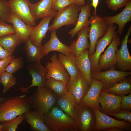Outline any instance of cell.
<instances>
[{"label":"cell","instance_id":"cell-42","mask_svg":"<svg viewBox=\"0 0 131 131\" xmlns=\"http://www.w3.org/2000/svg\"><path fill=\"white\" fill-rule=\"evenodd\" d=\"M14 58V56L11 55L7 57L0 60V74L5 71L8 66Z\"/></svg>","mask_w":131,"mask_h":131},{"label":"cell","instance_id":"cell-46","mask_svg":"<svg viewBox=\"0 0 131 131\" xmlns=\"http://www.w3.org/2000/svg\"><path fill=\"white\" fill-rule=\"evenodd\" d=\"M75 4L81 7L84 6L86 4L84 0H73Z\"/></svg>","mask_w":131,"mask_h":131},{"label":"cell","instance_id":"cell-2","mask_svg":"<svg viewBox=\"0 0 131 131\" xmlns=\"http://www.w3.org/2000/svg\"><path fill=\"white\" fill-rule=\"evenodd\" d=\"M25 95L7 98L0 103V123L13 119L31 110Z\"/></svg>","mask_w":131,"mask_h":131},{"label":"cell","instance_id":"cell-37","mask_svg":"<svg viewBox=\"0 0 131 131\" xmlns=\"http://www.w3.org/2000/svg\"><path fill=\"white\" fill-rule=\"evenodd\" d=\"M75 4L73 0H52L51 6L56 11L64 9L68 6Z\"/></svg>","mask_w":131,"mask_h":131},{"label":"cell","instance_id":"cell-13","mask_svg":"<svg viewBox=\"0 0 131 131\" xmlns=\"http://www.w3.org/2000/svg\"><path fill=\"white\" fill-rule=\"evenodd\" d=\"M66 86L68 93L75 97L77 105L88 91L90 86L85 80L80 71L73 79H70Z\"/></svg>","mask_w":131,"mask_h":131},{"label":"cell","instance_id":"cell-29","mask_svg":"<svg viewBox=\"0 0 131 131\" xmlns=\"http://www.w3.org/2000/svg\"><path fill=\"white\" fill-rule=\"evenodd\" d=\"M104 90L117 95H125L131 93V76L126 77L111 87Z\"/></svg>","mask_w":131,"mask_h":131},{"label":"cell","instance_id":"cell-33","mask_svg":"<svg viewBox=\"0 0 131 131\" xmlns=\"http://www.w3.org/2000/svg\"><path fill=\"white\" fill-rule=\"evenodd\" d=\"M0 82L3 86V93L4 94L16 83V78L13 74L6 71L0 74Z\"/></svg>","mask_w":131,"mask_h":131},{"label":"cell","instance_id":"cell-16","mask_svg":"<svg viewBox=\"0 0 131 131\" xmlns=\"http://www.w3.org/2000/svg\"><path fill=\"white\" fill-rule=\"evenodd\" d=\"M131 32V25L126 34L121 41V47L116 51L117 63L116 67L124 71H131V57L128 49L127 43Z\"/></svg>","mask_w":131,"mask_h":131},{"label":"cell","instance_id":"cell-36","mask_svg":"<svg viewBox=\"0 0 131 131\" xmlns=\"http://www.w3.org/2000/svg\"><path fill=\"white\" fill-rule=\"evenodd\" d=\"M23 57L13 59L7 67L5 71L13 74L20 69L23 65Z\"/></svg>","mask_w":131,"mask_h":131},{"label":"cell","instance_id":"cell-8","mask_svg":"<svg viewBox=\"0 0 131 131\" xmlns=\"http://www.w3.org/2000/svg\"><path fill=\"white\" fill-rule=\"evenodd\" d=\"M90 25L88 37L90 41V46L89 50V56L94 53L96 45L98 40L105 34L108 26L102 17L97 15L92 16L89 20Z\"/></svg>","mask_w":131,"mask_h":131},{"label":"cell","instance_id":"cell-20","mask_svg":"<svg viewBox=\"0 0 131 131\" xmlns=\"http://www.w3.org/2000/svg\"><path fill=\"white\" fill-rule=\"evenodd\" d=\"M51 34L50 40L43 45L41 48L43 55L47 56L52 51H57L60 53L67 55L71 52L69 46H67L61 42L57 38L56 30L49 31Z\"/></svg>","mask_w":131,"mask_h":131},{"label":"cell","instance_id":"cell-45","mask_svg":"<svg viewBox=\"0 0 131 131\" xmlns=\"http://www.w3.org/2000/svg\"><path fill=\"white\" fill-rule=\"evenodd\" d=\"M126 130L121 128L115 127L107 129L105 130V131H124Z\"/></svg>","mask_w":131,"mask_h":131},{"label":"cell","instance_id":"cell-26","mask_svg":"<svg viewBox=\"0 0 131 131\" xmlns=\"http://www.w3.org/2000/svg\"><path fill=\"white\" fill-rule=\"evenodd\" d=\"M77 105L76 99L72 95L69 93L57 97L56 105L69 115L75 122L74 111Z\"/></svg>","mask_w":131,"mask_h":131},{"label":"cell","instance_id":"cell-7","mask_svg":"<svg viewBox=\"0 0 131 131\" xmlns=\"http://www.w3.org/2000/svg\"><path fill=\"white\" fill-rule=\"evenodd\" d=\"M131 75V71H124L116 70L115 66L104 71L91 73V78L103 82L102 90L110 88L114 84L122 81L126 77Z\"/></svg>","mask_w":131,"mask_h":131},{"label":"cell","instance_id":"cell-1","mask_svg":"<svg viewBox=\"0 0 131 131\" xmlns=\"http://www.w3.org/2000/svg\"><path fill=\"white\" fill-rule=\"evenodd\" d=\"M43 118L50 131H76L74 120L56 105L43 114Z\"/></svg>","mask_w":131,"mask_h":131},{"label":"cell","instance_id":"cell-15","mask_svg":"<svg viewBox=\"0 0 131 131\" xmlns=\"http://www.w3.org/2000/svg\"><path fill=\"white\" fill-rule=\"evenodd\" d=\"M12 12L24 23L32 27L36 25L35 21L31 13L29 0H9Z\"/></svg>","mask_w":131,"mask_h":131},{"label":"cell","instance_id":"cell-22","mask_svg":"<svg viewBox=\"0 0 131 131\" xmlns=\"http://www.w3.org/2000/svg\"><path fill=\"white\" fill-rule=\"evenodd\" d=\"M90 27L86 26L77 33L78 37L75 41H73L69 46L71 52L75 57L79 55L86 49H89L90 46L88 40Z\"/></svg>","mask_w":131,"mask_h":131},{"label":"cell","instance_id":"cell-5","mask_svg":"<svg viewBox=\"0 0 131 131\" xmlns=\"http://www.w3.org/2000/svg\"><path fill=\"white\" fill-rule=\"evenodd\" d=\"M81 7L75 4L67 6L57 12L52 24L49 26V31L56 30L64 25H75L78 18V13Z\"/></svg>","mask_w":131,"mask_h":131},{"label":"cell","instance_id":"cell-25","mask_svg":"<svg viewBox=\"0 0 131 131\" xmlns=\"http://www.w3.org/2000/svg\"><path fill=\"white\" fill-rule=\"evenodd\" d=\"M89 50L86 49L79 55L75 57L77 67L90 86L91 82L90 62L88 54Z\"/></svg>","mask_w":131,"mask_h":131},{"label":"cell","instance_id":"cell-43","mask_svg":"<svg viewBox=\"0 0 131 131\" xmlns=\"http://www.w3.org/2000/svg\"><path fill=\"white\" fill-rule=\"evenodd\" d=\"M11 55H12L0 45V60L7 57Z\"/></svg>","mask_w":131,"mask_h":131},{"label":"cell","instance_id":"cell-34","mask_svg":"<svg viewBox=\"0 0 131 131\" xmlns=\"http://www.w3.org/2000/svg\"><path fill=\"white\" fill-rule=\"evenodd\" d=\"M25 119L23 114L19 115L11 120L4 122L3 131H15L18 128L19 125Z\"/></svg>","mask_w":131,"mask_h":131},{"label":"cell","instance_id":"cell-23","mask_svg":"<svg viewBox=\"0 0 131 131\" xmlns=\"http://www.w3.org/2000/svg\"><path fill=\"white\" fill-rule=\"evenodd\" d=\"M6 22L13 24L17 37L22 42H25L30 34L33 27L24 23L12 12Z\"/></svg>","mask_w":131,"mask_h":131},{"label":"cell","instance_id":"cell-17","mask_svg":"<svg viewBox=\"0 0 131 131\" xmlns=\"http://www.w3.org/2000/svg\"><path fill=\"white\" fill-rule=\"evenodd\" d=\"M28 67L29 73L32 77L31 84L26 88L21 86L20 88L21 91L26 92L29 88L33 87H45V76L48 70L42 65L41 62L31 63Z\"/></svg>","mask_w":131,"mask_h":131},{"label":"cell","instance_id":"cell-6","mask_svg":"<svg viewBox=\"0 0 131 131\" xmlns=\"http://www.w3.org/2000/svg\"><path fill=\"white\" fill-rule=\"evenodd\" d=\"M116 28V25L114 24L109 26L105 35L97 41L94 53L89 56L91 65V73L101 71L98 65L99 57L106 46L112 41Z\"/></svg>","mask_w":131,"mask_h":131},{"label":"cell","instance_id":"cell-44","mask_svg":"<svg viewBox=\"0 0 131 131\" xmlns=\"http://www.w3.org/2000/svg\"><path fill=\"white\" fill-rule=\"evenodd\" d=\"M99 0H93L90 5V6L93 7L94 8V11L93 14L94 15H96V8L98 5Z\"/></svg>","mask_w":131,"mask_h":131},{"label":"cell","instance_id":"cell-32","mask_svg":"<svg viewBox=\"0 0 131 131\" xmlns=\"http://www.w3.org/2000/svg\"><path fill=\"white\" fill-rule=\"evenodd\" d=\"M45 86L52 90L57 97L68 93L66 84L61 80L50 78L46 81Z\"/></svg>","mask_w":131,"mask_h":131},{"label":"cell","instance_id":"cell-11","mask_svg":"<svg viewBox=\"0 0 131 131\" xmlns=\"http://www.w3.org/2000/svg\"><path fill=\"white\" fill-rule=\"evenodd\" d=\"M122 96L101 90L99 98V102L101 105L100 111L107 115L119 112L121 110Z\"/></svg>","mask_w":131,"mask_h":131},{"label":"cell","instance_id":"cell-31","mask_svg":"<svg viewBox=\"0 0 131 131\" xmlns=\"http://www.w3.org/2000/svg\"><path fill=\"white\" fill-rule=\"evenodd\" d=\"M22 42L15 33L0 37V45L11 55L16 47Z\"/></svg>","mask_w":131,"mask_h":131},{"label":"cell","instance_id":"cell-24","mask_svg":"<svg viewBox=\"0 0 131 131\" xmlns=\"http://www.w3.org/2000/svg\"><path fill=\"white\" fill-rule=\"evenodd\" d=\"M24 119L33 131H50L44 121L43 114L30 110L23 114Z\"/></svg>","mask_w":131,"mask_h":131},{"label":"cell","instance_id":"cell-9","mask_svg":"<svg viewBox=\"0 0 131 131\" xmlns=\"http://www.w3.org/2000/svg\"><path fill=\"white\" fill-rule=\"evenodd\" d=\"M93 108L95 114L96 119V124L93 131H105L115 127L121 128L126 131H131V123L127 122L125 121H120L112 118L98 109Z\"/></svg>","mask_w":131,"mask_h":131},{"label":"cell","instance_id":"cell-18","mask_svg":"<svg viewBox=\"0 0 131 131\" xmlns=\"http://www.w3.org/2000/svg\"><path fill=\"white\" fill-rule=\"evenodd\" d=\"M103 18L108 26L114 24H117L118 29L117 33L119 36L121 35L125 25L131 21V0L118 14L114 16H104Z\"/></svg>","mask_w":131,"mask_h":131},{"label":"cell","instance_id":"cell-14","mask_svg":"<svg viewBox=\"0 0 131 131\" xmlns=\"http://www.w3.org/2000/svg\"><path fill=\"white\" fill-rule=\"evenodd\" d=\"M103 85L102 81L92 78L89 89L81 100L79 105L89 106L100 111V107L99 104V98Z\"/></svg>","mask_w":131,"mask_h":131},{"label":"cell","instance_id":"cell-12","mask_svg":"<svg viewBox=\"0 0 131 131\" xmlns=\"http://www.w3.org/2000/svg\"><path fill=\"white\" fill-rule=\"evenodd\" d=\"M50 59L51 62H48L46 67L48 70L45 75L46 79L52 78L62 81L66 84L70 79V75L66 72L57 54L54 53Z\"/></svg>","mask_w":131,"mask_h":131},{"label":"cell","instance_id":"cell-3","mask_svg":"<svg viewBox=\"0 0 131 131\" xmlns=\"http://www.w3.org/2000/svg\"><path fill=\"white\" fill-rule=\"evenodd\" d=\"M57 97L52 90L45 87H38L30 96L25 98L34 110L44 114L56 105Z\"/></svg>","mask_w":131,"mask_h":131},{"label":"cell","instance_id":"cell-47","mask_svg":"<svg viewBox=\"0 0 131 131\" xmlns=\"http://www.w3.org/2000/svg\"><path fill=\"white\" fill-rule=\"evenodd\" d=\"M4 127L3 123L0 124V131H3Z\"/></svg>","mask_w":131,"mask_h":131},{"label":"cell","instance_id":"cell-21","mask_svg":"<svg viewBox=\"0 0 131 131\" xmlns=\"http://www.w3.org/2000/svg\"><path fill=\"white\" fill-rule=\"evenodd\" d=\"M53 17L51 16L45 17L37 25L33 27L29 38L32 43L36 46L41 45L42 40L46 37V33L49 30V23Z\"/></svg>","mask_w":131,"mask_h":131},{"label":"cell","instance_id":"cell-38","mask_svg":"<svg viewBox=\"0 0 131 131\" xmlns=\"http://www.w3.org/2000/svg\"><path fill=\"white\" fill-rule=\"evenodd\" d=\"M130 0H106L108 7L112 10L115 11L118 9L125 6Z\"/></svg>","mask_w":131,"mask_h":131},{"label":"cell","instance_id":"cell-28","mask_svg":"<svg viewBox=\"0 0 131 131\" xmlns=\"http://www.w3.org/2000/svg\"><path fill=\"white\" fill-rule=\"evenodd\" d=\"M58 58L65 70L68 72L70 76V80L73 79L78 74V69L75 62V56L70 53L67 55L59 53Z\"/></svg>","mask_w":131,"mask_h":131},{"label":"cell","instance_id":"cell-39","mask_svg":"<svg viewBox=\"0 0 131 131\" xmlns=\"http://www.w3.org/2000/svg\"><path fill=\"white\" fill-rule=\"evenodd\" d=\"M129 110H121L116 113H110L108 115L113 116L118 120L123 119L131 123V112Z\"/></svg>","mask_w":131,"mask_h":131},{"label":"cell","instance_id":"cell-27","mask_svg":"<svg viewBox=\"0 0 131 131\" xmlns=\"http://www.w3.org/2000/svg\"><path fill=\"white\" fill-rule=\"evenodd\" d=\"M90 6L88 3L81 7L80 12L79 15L77 23L75 27L68 32L71 37H74L78 32L84 27L89 26L90 22L88 18L91 15Z\"/></svg>","mask_w":131,"mask_h":131},{"label":"cell","instance_id":"cell-49","mask_svg":"<svg viewBox=\"0 0 131 131\" xmlns=\"http://www.w3.org/2000/svg\"></svg>","mask_w":131,"mask_h":131},{"label":"cell","instance_id":"cell-48","mask_svg":"<svg viewBox=\"0 0 131 131\" xmlns=\"http://www.w3.org/2000/svg\"><path fill=\"white\" fill-rule=\"evenodd\" d=\"M7 98H4L0 97V103L4 100L7 99Z\"/></svg>","mask_w":131,"mask_h":131},{"label":"cell","instance_id":"cell-41","mask_svg":"<svg viewBox=\"0 0 131 131\" xmlns=\"http://www.w3.org/2000/svg\"><path fill=\"white\" fill-rule=\"evenodd\" d=\"M120 109L131 110V93L127 96L122 95Z\"/></svg>","mask_w":131,"mask_h":131},{"label":"cell","instance_id":"cell-30","mask_svg":"<svg viewBox=\"0 0 131 131\" xmlns=\"http://www.w3.org/2000/svg\"><path fill=\"white\" fill-rule=\"evenodd\" d=\"M25 48L28 62L33 63L40 61L44 56L42 54L41 46L37 47L31 42L29 37L25 42Z\"/></svg>","mask_w":131,"mask_h":131},{"label":"cell","instance_id":"cell-10","mask_svg":"<svg viewBox=\"0 0 131 131\" xmlns=\"http://www.w3.org/2000/svg\"><path fill=\"white\" fill-rule=\"evenodd\" d=\"M121 38L115 32L114 37L104 53L101 54L98 60L99 66L105 70L115 66L117 63L116 51L120 45Z\"/></svg>","mask_w":131,"mask_h":131},{"label":"cell","instance_id":"cell-19","mask_svg":"<svg viewBox=\"0 0 131 131\" xmlns=\"http://www.w3.org/2000/svg\"><path fill=\"white\" fill-rule=\"evenodd\" d=\"M51 1L52 0H41L34 4L29 2L30 12L35 20L47 16H56L57 12L52 8Z\"/></svg>","mask_w":131,"mask_h":131},{"label":"cell","instance_id":"cell-4","mask_svg":"<svg viewBox=\"0 0 131 131\" xmlns=\"http://www.w3.org/2000/svg\"><path fill=\"white\" fill-rule=\"evenodd\" d=\"M76 131H92L95 125V114L92 107L77 105L74 108Z\"/></svg>","mask_w":131,"mask_h":131},{"label":"cell","instance_id":"cell-35","mask_svg":"<svg viewBox=\"0 0 131 131\" xmlns=\"http://www.w3.org/2000/svg\"><path fill=\"white\" fill-rule=\"evenodd\" d=\"M11 12L8 1L0 0V22L6 21Z\"/></svg>","mask_w":131,"mask_h":131},{"label":"cell","instance_id":"cell-40","mask_svg":"<svg viewBox=\"0 0 131 131\" xmlns=\"http://www.w3.org/2000/svg\"><path fill=\"white\" fill-rule=\"evenodd\" d=\"M15 33L13 26L7 24L4 21L0 22V37Z\"/></svg>","mask_w":131,"mask_h":131}]
</instances>
